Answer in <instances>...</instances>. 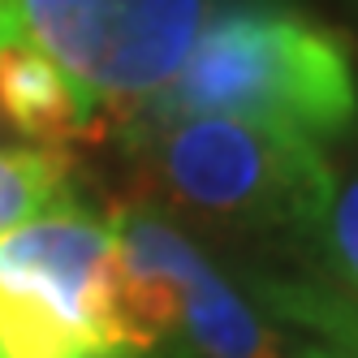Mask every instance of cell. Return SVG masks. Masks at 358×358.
Listing matches in <instances>:
<instances>
[{"mask_svg": "<svg viewBox=\"0 0 358 358\" xmlns=\"http://www.w3.org/2000/svg\"><path fill=\"white\" fill-rule=\"evenodd\" d=\"M177 117H238L337 143L358 125L354 48L298 0H216L177 78L121 130Z\"/></svg>", "mask_w": 358, "mask_h": 358, "instance_id": "cell-1", "label": "cell"}, {"mask_svg": "<svg viewBox=\"0 0 358 358\" xmlns=\"http://www.w3.org/2000/svg\"><path fill=\"white\" fill-rule=\"evenodd\" d=\"M121 134L156 208L298 255L337 182L324 147L259 121L177 117Z\"/></svg>", "mask_w": 358, "mask_h": 358, "instance_id": "cell-2", "label": "cell"}, {"mask_svg": "<svg viewBox=\"0 0 358 358\" xmlns=\"http://www.w3.org/2000/svg\"><path fill=\"white\" fill-rule=\"evenodd\" d=\"M212 5L216 0H9L22 39L52 57L117 130L177 78Z\"/></svg>", "mask_w": 358, "mask_h": 358, "instance_id": "cell-3", "label": "cell"}, {"mask_svg": "<svg viewBox=\"0 0 358 358\" xmlns=\"http://www.w3.org/2000/svg\"><path fill=\"white\" fill-rule=\"evenodd\" d=\"M0 289L57 311L99 358H151L125 315L113 224L83 194L0 234Z\"/></svg>", "mask_w": 358, "mask_h": 358, "instance_id": "cell-4", "label": "cell"}, {"mask_svg": "<svg viewBox=\"0 0 358 358\" xmlns=\"http://www.w3.org/2000/svg\"><path fill=\"white\" fill-rule=\"evenodd\" d=\"M0 125L43 151H69L108 130L83 87L31 39H0Z\"/></svg>", "mask_w": 358, "mask_h": 358, "instance_id": "cell-5", "label": "cell"}, {"mask_svg": "<svg viewBox=\"0 0 358 358\" xmlns=\"http://www.w3.org/2000/svg\"><path fill=\"white\" fill-rule=\"evenodd\" d=\"M298 259L306 272H315L350 302H358V160L332 182L328 208Z\"/></svg>", "mask_w": 358, "mask_h": 358, "instance_id": "cell-6", "label": "cell"}, {"mask_svg": "<svg viewBox=\"0 0 358 358\" xmlns=\"http://www.w3.org/2000/svg\"><path fill=\"white\" fill-rule=\"evenodd\" d=\"M17 22H13V9H9V0H0V39H17Z\"/></svg>", "mask_w": 358, "mask_h": 358, "instance_id": "cell-7", "label": "cell"}, {"mask_svg": "<svg viewBox=\"0 0 358 358\" xmlns=\"http://www.w3.org/2000/svg\"><path fill=\"white\" fill-rule=\"evenodd\" d=\"M0 130H5V125H0Z\"/></svg>", "mask_w": 358, "mask_h": 358, "instance_id": "cell-8", "label": "cell"}]
</instances>
